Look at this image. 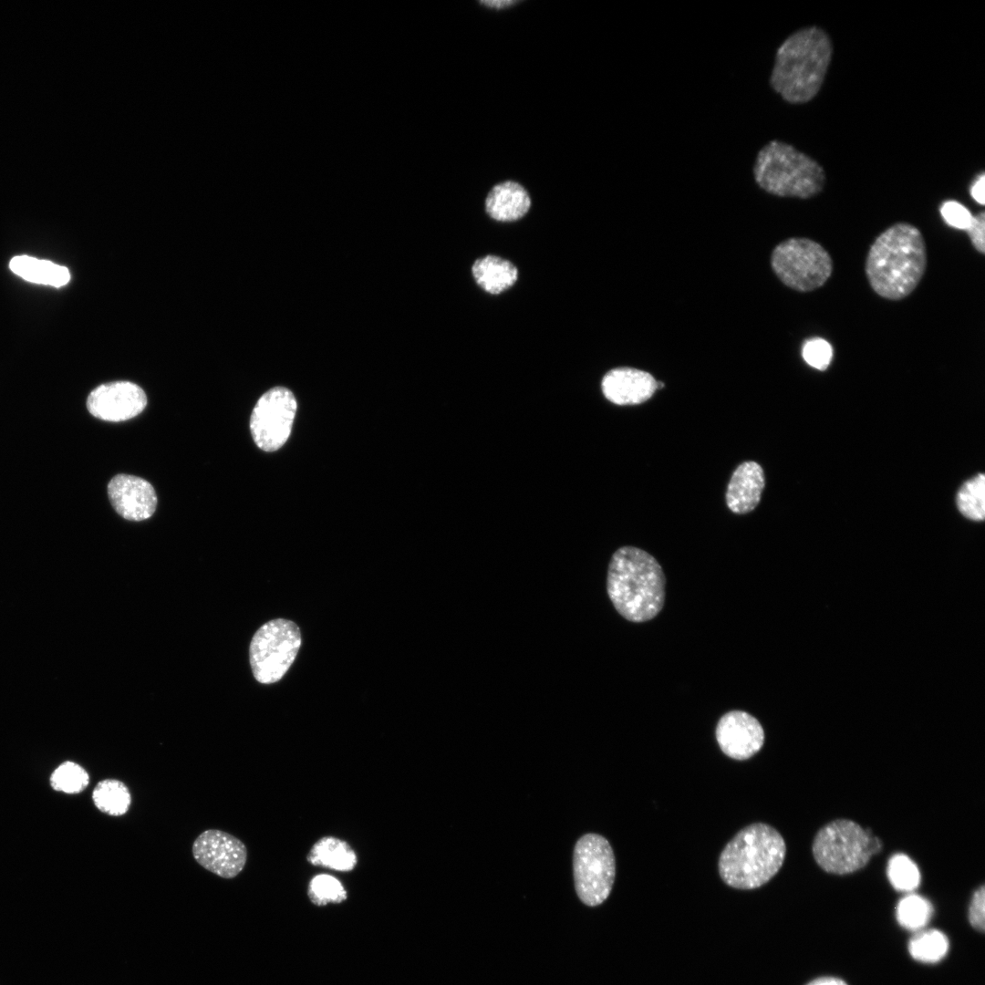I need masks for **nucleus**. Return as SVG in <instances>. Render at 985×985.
<instances>
[{"mask_svg":"<svg viewBox=\"0 0 985 985\" xmlns=\"http://www.w3.org/2000/svg\"><path fill=\"white\" fill-rule=\"evenodd\" d=\"M940 213L947 224L960 230H966L969 227L973 216L963 204L956 201L943 202Z\"/></svg>","mask_w":985,"mask_h":985,"instance_id":"c85d7f7f","label":"nucleus"},{"mask_svg":"<svg viewBox=\"0 0 985 985\" xmlns=\"http://www.w3.org/2000/svg\"><path fill=\"white\" fill-rule=\"evenodd\" d=\"M194 860L206 870L223 878H233L247 861V848L234 835L218 829L201 833L192 847Z\"/></svg>","mask_w":985,"mask_h":985,"instance_id":"9b49d317","label":"nucleus"},{"mask_svg":"<svg viewBox=\"0 0 985 985\" xmlns=\"http://www.w3.org/2000/svg\"><path fill=\"white\" fill-rule=\"evenodd\" d=\"M752 172L762 190L778 197L809 199L825 184V172L815 160L778 140L759 149Z\"/></svg>","mask_w":985,"mask_h":985,"instance_id":"39448f33","label":"nucleus"},{"mask_svg":"<svg viewBox=\"0 0 985 985\" xmlns=\"http://www.w3.org/2000/svg\"><path fill=\"white\" fill-rule=\"evenodd\" d=\"M477 285L490 294H500L510 288L518 278V270L510 261L496 255L477 259L472 267Z\"/></svg>","mask_w":985,"mask_h":985,"instance_id":"6ab92c4d","label":"nucleus"},{"mask_svg":"<svg viewBox=\"0 0 985 985\" xmlns=\"http://www.w3.org/2000/svg\"><path fill=\"white\" fill-rule=\"evenodd\" d=\"M969 919L971 926L984 931L985 928V888L981 885L972 895L969 908Z\"/></svg>","mask_w":985,"mask_h":985,"instance_id":"c756f323","label":"nucleus"},{"mask_svg":"<svg viewBox=\"0 0 985 985\" xmlns=\"http://www.w3.org/2000/svg\"><path fill=\"white\" fill-rule=\"evenodd\" d=\"M786 845L772 826L755 823L740 830L720 855L722 881L737 889H755L770 881L782 867Z\"/></svg>","mask_w":985,"mask_h":985,"instance_id":"20e7f679","label":"nucleus"},{"mask_svg":"<svg viewBox=\"0 0 985 985\" xmlns=\"http://www.w3.org/2000/svg\"><path fill=\"white\" fill-rule=\"evenodd\" d=\"M949 942L947 936L938 929H921L908 942V951L913 959L924 963L940 961L948 953Z\"/></svg>","mask_w":985,"mask_h":985,"instance_id":"4be33fe9","label":"nucleus"},{"mask_svg":"<svg viewBox=\"0 0 985 985\" xmlns=\"http://www.w3.org/2000/svg\"><path fill=\"white\" fill-rule=\"evenodd\" d=\"M802 355L808 365L816 369L824 370L832 360L833 348L826 340L813 338L804 343Z\"/></svg>","mask_w":985,"mask_h":985,"instance_id":"cd10ccee","label":"nucleus"},{"mask_svg":"<svg viewBox=\"0 0 985 985\" xmlns=\"http://www.w3.org/2000/svg\"><path fill=\"white\" fill-rule=\"evenodd\" d=\"M715 736L721 752L738 761L752 757L764 743L762 724L743 710H731L723 714L717 723Z\"/></svg>","mask_w":985,"mask_h":985,"instance_id":"ddd939ff","label":"nucleus"},{"mask_svg":"<svg viewBox=\"0 0 985 985\" xmlns=\"http://www.w3.org/2000/svg\"><path fill=\"white\" fill-rule=\"evenodd\" d=\"M531 206L527 191L518 182L507 181L492 188L485 200V211L499 222L522 218Z\"/></svg>","mask_w":985,"mask_h":985,"instance_id":"f3484780","label":"nucleus"},{"mask_svg":"<svg viewBox=\"0 0 985 985\" xmlns=\"http://www.w3.org/2000/svg\"><path fill=\"white\" fill-rule=\"evenodd\" d=\"M89 783L88 772L78 763L67 761L52 772L50 783L54 790L74 794L82 792Z\"/></svg>","mask_w":985,"mask_h":985,"instance_id":"393cba45","label":"nucleus"},{"mask_svg":"<svg viewBox=\"0 0 985 985\" xmlns=\"http://www.w3.org/2000/svg\"><path fill=\"white\" fill-rule=\"evenodd\" d=\"M927 264V247L920 230L900 222L875 239L866 258L865 272L876 295L897 301L917 288Z\"/></svg>","mask_w":985,"mask_h":985,"instance_id":"f257e3e1","label":"nucleus"},{"mask_svg":"<svg viewBox=\"0 0 985 985\" xmlns=\"http://www.w3.org/2000/svg\"><path fill=\"white\" fill-rule=\"evenodd\" d=\"M960 513L969 519L981 521L985 516V477L982 473L967 481L957 495Z\"/></svg>","mask_w":985,"mask_h":985,"instance_id":"b1692460","label":"nucleus"},{"mask_svg":"<svg viewBox=\"0 0 985 985\" xmlns=\"http://www.w3.org/2000/svg\"><path fill=\"white\" fill-rule=\"evenodd\" d=\"M896 914L901 927L917 932L924 929L928 924L933 915V907L928 899L910 894L898 902Z\"/></svg>","mask_w":985,"mask_h":985,"instance_id":"5701e85b","label":"nucleus"},{"mask_svg":"<svg viewBox=\"0 0 985 985\" xmlns=\"http://www.w3.org/2000/svg\"><path fill=\"white\" fill-rule=\"evenodd\" d=\"M971 242L973 247L980 253L985 254V213L984 211L972 216V220L969 227L965 230Z\"/></svg>","mask_w":985,"mask_h":985,"instance_id":"7c9ffc66","label":"nucleus"},{"mask_svg":"<svg viewBox=\"0 0 985 985\" xmlns=\"http://www.w3.org/2000/svg\"><path fill=\"white\" fill-rule=\"evenodd\" d=\"M108 494L114 510L127 520L148 519L157 507L153 486L138 476L117 474L108 484Z\"/></svg>","mask_w":985,"mask_h":985,"instance_id":"4468645a","label":"nucleus"},{"mask_svg":"<svg viewBox=\"0 0 985 985\" xmlns=\"http://www.w3.org/2000/svg\"><path fill=\"white\" fill-rule=\"evenodd\" d=\"M601 389L605 398L616 405H638L653 396L657 390V380L647 371L619 367L605 374Z\"/></svg>","mask_w":985,"mask_h":985,"instance_id":"2eb2a0df","label":"nucleus"},{"mask_svg":"<svg viewBox=\"0 0 985 985\" xmlns=\"http://www.w3.org/2000/svg\"><path fill=\"white\" fill-rule=\"evenodd\" d=\"M833 46L822 28L808 26L787 36L778 47L769 83L790 104L813 99L826 75Z\"/></svg>","mask_w":985,"mask_h":985,"instance_id":"f03ea898","label":"nucleus"},{"mask_svg":"<svg viewBox=\"0 0 985 985\" xmlns=\"http://www.w3.org/2000/svg\"><path fill=\"white\" fill-rule=\"evenodd\" d=\"M307 895L311 902L316 906L337 904L347 899V891L341 881L327 874H319L312 877L308 884Z\"/></svg>","mask_w":985,"mask_h":985,"instance_id":"a878e982","label":"nucleus"},{"mask_svg":"<svg viewBox=\"0 0 985 985\" xmlns=\"http://www.w3.org/2000/svg\"><path fill=\"white\" fill-rule=\"evenodd\" d=\"M573 874L575 892L585 905L596 907L608 897L615 881L616 861L607 838L588 833L576 841Z\"/></svg>","mask_w":985,"mask_h":985,"instance_id":"6e6552de","label":"nucleus"},{"mask_svg":"<svg viewBox=\"0 0 985 985\" xmlns=\"http://www.w3.org/2000/svg\"><path fill=\"white\" fill-rule=\"evenodd\" d=\"M296 399L284 387H275L263 394L250 418V430L258 448L275 451L287 441L296 412Z\"/></svg>","mask_w":985,"mask_h":985,"instance_id":"9d476101","label":"nucleus"},{"mask_svg":"<svg viewBox=\"0 0 985 985\" xmlns=\"http://www.w3.org/2000/svg\"><path fill=\"white\" fill-rule=\"evenodd\" d=\"M807 985H847L844 980L835 977H822L815 979Z\"/></svg>","mask_w":985,"mask_h":985,"instance_id":"473e14b6","label":"nucleus"},{"mask_svg":"<svg viewBox=\"0 0 985 985\" xmlns=\"http://www.w3.org/2000/svg\"><path fill=\"white\" fill-rule=\"evenodd\" d=\"M481 3L482 5H485L489 6V7L502 8V7L511 5H513V4L516 3V2L515 1H508V0H505V1L497 0V1H482Z\"/></svg>","mask_w":985,"mask_h":985,"instance_id":"72a5a7b5","label":"nucleus"},{"mask_svg":"<svg viewBox=\"0 0 985 985\" xmlns=\"http://www.w3.org/2000/svg\"><path fill=\"white\" fill-rule=\"evenodd\" d=\"M665 575L659 563L648 552L622 546L611 556L607 591L615 609L625 619L651 620L665 601Z\"/></svg>","mask_w":985,"mask_h":985,"instance_id":"7ed1b4c3","label":"nucleus"},{"mask_svg":"<svg viewBox=\"0 0 985 985\" xmlns=\"http://www.w3.org/2000/svg\"><path fill=\"white\" fill-rule=\"evenodd\" d=\"M765 486L762 466L754 461L741 462L732 472L726 491V504L734 513L745 514L755 509Z\"/></svg>","mask_w":985,"mask_h":985,"instance_id":"dca6fc26","label":"nucleus"},{"mask_svg":"<svg viewBox=\"0 0 985 985\" xmlns=\"http://www.w3.org/2000/svg\"><path fill=\"white\" fill-rule=\"evenodd\" d=\"M300 646V630L293 621L277 618L264 624L254 633L249 648L254 679L263 684L280 680L293 664Z\"/></svg>","mask_w":985,"mask_h":985,"instance_id":"1a4fd4ad","label":"nucleus"},{"mask_svg":"<svg viewBox=\"0 0 985 985\" xmlns=\"http://www.w3.org/2000/svg\"><path fill=\"white\" fill-rule=\"evenodd\" d=\"M147 406L144 390L130 381H113L94 389L87 399L91 415L105 421L119 422L130 420Z\"/></svg>","mask_w":985,"mask_h":985,"instance_id":"f8f14e48","label":"nucleus"},{"mask_svg":"<svg viewBox=\"0 0 985 985\" xmlns=\"http://www.w3.org/2000/svg\"><path fill=\"white\" fill-rule=\"evenodd\" d=\"M771 266L784 285L798 292L822 287L834 268L828 251L805 237H792L778 244L772 252Z\"/></svg>","mask_w":985,"mask_h":985,"instance_id":"0eeeda50","label":"nucleus"},{"mask_svg":"<svg viewBox=\"0 0 985 985\" xmlns=\"http://www.w3.org/2000/svg\"><path fill=\"white\" fill-rule=\"evenodd\" d=\"M306 859L312 866L339 872L352 871L358 865V855L351 845L330 835L318 839L309 850Z\"/></svg>","mask_w":985,"mask_h":985,"instance_id":"a211bd4d","label":"nucleus"},{"mask_svg":"<svg viewBox=\"0 0 985 985\" xmlns=\"http://www.w3.org/2000/svg\"><path fill=\"white\" fill-rule=\"evenodd\" d=\"M984 184H985V176H984V173L982 172L977 178V180L974 181V183L972 184V186L970 188L971 197L978 203H980L981 205H983L985 203Z\"/></svg>","mask_w":985,"mask_h":985,"instance_id":"2f4dec72","label":"nucleus"},{"mask_svg":"<svg viewBox=\"0 0 985 985\" xmlns=\"http://www.w3.org/2000/svg\"><path fill=\"white\" fill-rule=\"evenodd\" d=\"M9 266L15 274L33 283L61 286L70 279L66 267L26 255L14 257Z\"/></svg>","mask_w":985,"mask_h":985,"instance_id":"aec40b11","label":"nucleus"},{"mask_svg":"<svg viewBox=\"0 0 985 985\" xmlns=\"http://www.w3.org/2000/svg\"><path fill=\"white\" fill-rule=\"evenodd\" d=\"M887 876L893 887L898 891H912L920 883L918 867L908 856L902 854L895 855L889 860Z\"/></svg>","mask_w":985,"mask_h":985,"instance_id":"bb28decb","label":"nucleus"},{"mask_svg":"<svg viewBox=\"0 0 985 985\" xmlns=\"http://www.w3.org/2000/svg\"><path fill=\"white\" fill-rule=\"evenodd\" d=\"M92 800L100 812L111 816H121L130 809L131 793L123 782L104 779L93 789Z\"/></svg>","mask_w":985,"mask_h":985,"instance_id":"412c9836","label":"nucleus"},{"mask_svg":"<svg viewBox=\"0 0 985 985\" xmlns=\"http://www.w3.org/2000/svg\"><path fill=\"white\" fill-rule=\"evenodd\" d=\"M882 848L881 841L868 830L849 819H836L824 824L815 835L812 851L817 865L825 872L846 875L867 865Z\"/></svg>","mask_w":985,"mask_h":985,"instance_id":"423d86ee","label":"nucleus"}]
</instances>
